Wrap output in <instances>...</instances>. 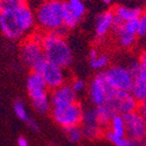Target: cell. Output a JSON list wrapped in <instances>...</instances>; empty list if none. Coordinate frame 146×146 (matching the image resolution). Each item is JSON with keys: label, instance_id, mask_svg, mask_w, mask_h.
Masks as SVG:
<instances>
[{"label": "cell", "instance_id": "cell-32", "mask_svg": "<svg viewBox=\"0 0 146 146\" xmlns=\"http://www.w3.org/2000/svg\"><path fill=\"white\" fill-rule=\"evenodd\" d=\"M27 125L29 126V128L31 130H33V131L35 132H38L39 131V126H38V124H37L36 122H35V119H31V117H29V119H28L27 122Z\"/></svg>", "mask_w": 146, "mask_h": 146}, {"label": "cell", "instance_id": "cell-15", "mask_svg": "<svg viewBox=\"0 0 146 146\" xmlns=\"http://www.w3.org/2000/svg\"><path fill=\"white\" fill-rule=\"evenodd\" d=\"M96 111H97L98 125H99V127L103 131H105L110 127V119L115 115L105 104L96 106Z\"/></svg>", "mask_w": 146, "mask_h": 146}, {"label": "cell", "instance_id": "cell-2", "mask_svg": "<svg viewBox=\"0 0 146 146\" xmlns=\"http://www.w3.org/2000/svg\"><path fill=\"white\" fill-rule=\"evenodd\" d=\"M42 50L44 58L61 68H68L73 60V52L68 43L53 32L44 34Z\"/></svg>", "mask_w": 146, "mask_h": 146}, {"label": "cell", "instance_id": "cell-1", "mask_svg": "<svg viewBox=\"0 0 146 146\" xmlns=\"http://www.w3.org/2000/svg\"><path fill=\"white\" fill-rule=\"evenodd\" d=\"M35 15L28 5L0 13V30L7 39L20 40L34 29Z\"/></svg>", "mask_w": 146, "mask_h": 146}, {"label": "cell", "instance_id": "cell-16", "mask_svg": "<svg viewBox=\"0 0 146 146\" xmlns=\"http://www.w3.org/2000/svg\"><path fill=\"white\" fill-rule=\"evenodd\" d=\"M110 133L117 137H125L126 136V127L122 115H115L111 117L110 123Z\"/></svg>", "mask_w": 146, "mask_h": 146}, {"label": "cell", "instance_id": "cell-12", "mask_svg": "<svg viewBox=\"0 0 146 146\" xmlns=\"http://www.w3.org/2000/svg\"><path fill=\"white\" fill-rule=\"evenodd\" d=\"M130 92L139 104L146 101V74L140 68L133 75V84Z\"/></svg>", "mask_w": 146, "mask_h": 146}, {"label": "cell", "instance_id": "cell-31", "mask_svg": "<svg viewBox=\"0 0 146 146\" xmlns=\"http://www.w3.org/2000/svg\"><path fill=\"white\" fill-rule=\"evenodd\" d=\"M138 61H139V64H140V70L144 74H146V52H144V53H142L140 55Z\"/></svg>", "mask_w": 146, "mask_h": 146}, {"label": "cell", "instance_id": "cell-25", "mask_svg": "<svg viewBox=\"0 0 146 146\" xmlns=\"http://www.w3.org/2000/svg\"><path fill=\"white\" fill-rule=\"evenodd\" d=\"M110 62V57L106 54H99L93 60H90V66L93 70H101L105 68Z\"/></svg>", "mask_w": 146, "mask_h": 146}, {"label": "cell", "instance_id": "cell-19", "mask_svg": "<svg viewBox=\"0 0 146 146\" xmlns=\"http://www.w3.org/2000/svg\"><path fill=\"white\" fill-rule=\"evenodd\" d=\"M27 5L26 0H0V13L12 11Z\"/></svg>", "mask_w": 146, "mask_h": 146}, {"label": "cell", "instance_id": "cell-18", "mask_svg": "<svg viewBox=\"0 0 146 146\" xmlns=\"http://www.w3.org/2000/svg\"><path fill=\"white\" fill-rule=\"evenodd\" d=\"M62 21L63 26L66 29H73L79 24V19L74 15V12L71 10L70 6L66 2H63V10H62Z\"/></svg>", "mask_w": 146, "mask_h": 146}, {"label": "cell", "instance_id": "cell-10", "mask_svg": "<svg viewBox=\"0 0 146 146\" xmlns=\"http://www.w3.org/2000/svg\"><path fill=\"white\" fill-rule=\"evenodd\" d=\"M21 57L25 64L32 70L36 63L44 59L42 46L34 43L32 40L27 39L21 47Z\"/></svg>", "mask_w": 146, "mask_h": 146}, {"label": "cell", "instance_id": "cell-11", "mask_svg": "<svg viewBox=\"0 0 146 146\" xmlns=\"http://www.w3.org/2000/svg\"><path fill=\"white\" fill-rule=\"evenodd\" d=\"M49 99L52 107L63 106L77 102V93L73 90L71 85L63 84L52 90Z\"/></svg>", "mask_w": 146, "mask_h": 146}, {"label": "cell", "instance_id": "cell-13", "mask_svg": "<svg viewBox=\"0 0 146 146\" xmlns=\"http://www.w3.org/2000/svg\"><path fill=\"white\" fill-rule=\"evenodd\" d=\"M113 20H115V15L113 11L108 10V11L102 12L101 15H98L95 25V33L96 36L101 38L112 29L113 26Z\"/></svg>", "mask_w": 146, "mask_h": 146}, {"label": "cell", "instance_id": "cell-8", "mask_svg": "<svg viewBox=\"0 0 146 146\" xmlns=\"http://www.w3.org/2000/svg\"><path fill=\"white\" fill-rule=\"evenodd\" d=\"M123 119L126 127V136L134 141L146 139V124L138 111L124 113Z\"/></svg>", "mask_w": 146, "mask_h": 146}, {"label": "cell", "instance_id": "cell-26", "mask_svg": "<svg viewBox=\"0 0 146 146\" xmlns=\"http://www.w3.org/2000/svg\"><path fill=\"white\" fill-rule=\"evenodd\" d=\"M13 110H15V113L17 117L24 122H27L29 119V115H28V112L26 107H25L24 103L21 101V100H17L13 104Z\"/></svg>", "mask_w": 146, "mask_h": 146}, {"label": "cell", "instance_id": "cell-29", "mask_svg": "<svg viewBox=\"0 0 146 146\" xmlns=\"http://www.w3.org/2000/svg\"><path fill=\"white\" fill-rule=\"evenodd\" d=\"M85 82L83 80H80V79H77V80H74L73 83L71 84V87L73 88V90L76 93L81 92L85 89Z\"/></svg>", "mask_w": 146, "mask_h": 146}, {"label": "cell", "instance_id": "cell-9", "mask_svg": "<svg viewBox=\"0 0 146 146\" xmlns=\"http://www.w3.org/2000/svg\"><path fill=\"white\" fill-rule=\"evenodd\" d=\"M111 90L112 89H110L105 80L104 72L97 74L92 80L89 87V97L91 102L96 106L104 104L107 96Z\"/></svg>", "mask_w": 146, "mask_h": 146}, {"label": "cell", "instance_id": "cell-20", "mask_svg": "<svg viewBox=\"0 0 146 146\" xmlns=\"http://www.w3.org/2000/svg\"><path fill=\"white\" fill-rule=\"evenodd\" d=\"M105 137H106L112 144H115V146H136V141L131 140L127 136L125 137H117L113 134H111L110 131L105 133Z\"/></svg>", "mask_w": 146, "mask_h": 146}, {"label": "cell", "instance_id": "cell-28", "mask_svg": "<svg viewBox=\"0 0 146 146\" xmlns=\"http://www.w3.org/2000/svg\"><path fill=\"white\" fill-rule=\"evenodd\" d=\"M137 36H140V37L146 36V13H142L141 17H139Z\"/></svg>", "mask_w": 146, "mask_h": 146}, {"label": "cell", "instance_id": "cell-33", "mask_svg": "<svg viewBox=\"0 0 146 146\" xmlns=\"http://www.w3.org/2000/svg\"><path fill=\"white\" fill-rule=\"evenodd\" d=\"M137 111L140 113L142 117L144 119V121H146V101L143 103H140L138 106V110Z\"/></svg>", "mask_w": 146, "mask_h": 146}, {"label": "cell", "instance_id": "cell-7", "mask_svg": "<svg viewBox=\"0 0 146 146\" xmlns=\"http://www.w3.org/2000/svg\"><path fill=\"white\" fill-rule=\"evenodd\" d=\"M105 80L110 89L117 91H130L133 84V76L128 68L115 66L104 72Z\"/></svg>", "mask_w": 146, "mask_h": 146}, {"label": "cell", "instance_id": "cell-17", "mask_svg": "<svg viewBox=\"0 0 146 146\" xmlns=\"http://www.w3.org/2000/svg\"><path fill=\"white\" fill-rule=\"evenodd\" d=\"M37 89H47V85L40 74L32 72L27 79V90H37Z\"/></svg>", "mask_w": 146, "mask_h": 146}, {"label": "cell", "instance_id": "cell-21", "mask_svg": "<svg viewBox=\"0 0 146 146\" xmlns=\"http://www.w3.org/2000/svg\"><path fill=\"white\" fill-rule=\"evenodd\" d=\"M66 3L70 6L72 11L74 12V15L78 17L79 20H81L85 15L86 7L84 1H82V0H68Z\"/></svg>", "mask_w": 146, "mask_h": 146}, {"label": "cell", "instance_id": "cell-24", "mask_svg": "<svg viewBox=\"0 0 146 146\" xmlns=\"http://www.w3.org/2000/svg\"><path fill=\"white\" fill-rule=\"evenodd\" d=\"M63 129H64V133H66V137L71 142L77 143L83 137L82 136V130L79 126L68 127V128H63Z\"/></svg>", "mask_w": 146, "mask_h": 146}, {"label": "cell", "instance_id": "cell-4", "mask_svg": "<svg viewBox=\"0 0 146 146\" xmlns=\"http://www.w3.org/2000/svg\"><path fill=\"white\" fill-rule=\"evenodd\" d=\"M113 115H124L137 111L139 103L133 97L130 91L111 90L104 103Z\"/></svg>", "mask_w": 146, "mask_h": 146}, {"label": "cell", "instance_id": "cell-6", "mask_svg": "<svg viewBox=\"0 0 146 146\" xmlns=\"http://www.w3.org/2000/svg\"><path fill=\"white\" fill-rule=\"evenodd\" d=\"M32 72L40 74L43 77L47 88H50L52 90L63 85L64 81H66L63 68L49 62L45 58L36 63L34 68H32Z\"/></svg>", "mask_w": 146, "mask_h": 146}, {"label": "cell", "instance_id": "cell-22", "mask_svg": "<svg viewBox=\"0 0 146 146\" xmlns=\"http://www.w3.org/2000/svg\"><path fill=\"white\" fill-rule=\"evenodd\" d=\"M83 126H99L97 121V111L96 108H91L86 111H83L82 122Z\"/></svg>", "mask_w": 146, "mask_h": 146}, {"label": "cell", "instance_id": "cell-36", "mask_svg": "<svg viewBox=\"0 0 146 146\" xmlns=\"http://www.w3.org/2000/svg\"><path fill=\"white\" fill-rule=\"evenodd\" d=\"M111 1H112V0H103V2L106 3V4H108V3H110V2H111Z\"/></svg>", "mask_w": 146, "mask_h": 146}, {"label": "cell", "instance_id": "cell-37", "mask_svg": "<svg viewBox=\"0 0 146 146\" xmlns=\"http://www.w3.org/2000/svg\"><path fill=\"white\" fill-rule=\"evenodd\" d=\"M145 124H146V121H145Z\"/></svg>", "mask_w": 146, "mask_h": 146}, {"label": "cell", "instance_id": "cell-14", "mask_svg": "<svg viewBox=\"0 0 146 146\" xmlns=\"http://www.w3.org/2000/svg\"><path fill=\"white\" fill-rule=\"evenodd\" d=\"M143 11L140 8H130L123 6V5H119L115 7V9L113 10V15L115 17H117L119 20H121L122 22H128V21L135 20V19H139L141 17Z\"/></svg>", "mask_w": 146, "mask_h": 146}, {"label": "cell", "instance_id": "cell-3", "mask_svg": "<svg viewBox=\"0 0 146 146\" xmlns=\"http://www.w3.org/2000/svg\"><path fill=\"white\" fill-rule=\"evenodd\" d=\"M63 1L45 0L37 7L35 21L38 27L45 33L55 32L63 26Z\"/></svg>", "mask_w": 146, "mask_h": 146}, {"label": "cell", "instance_id": "cell-30", "mask_svg": "<svg viewBox=\"0 0 146 146\" xmlns=\"http://www.w3.org/2000/svg\"><path fill=\"white\" fill-rule=\"evenodd\" d=\"M29 39L32 40L34 43L38 44V45H40V46H42V44H43V40H44V34H42L41 32L33 33Z\"/></svg>", "mask_w": 146, "mask_h": 146}, {"label": "cell", "instance_id": "cell-5", "mask_svg": "<svg viewBox=\"0 0 146 146\" xmlns=\"http://www.w3.org/2000/svg\"><path fill=\"white\" fill-rule=\"evenodd\" d=\"M52 117L54 121L62 128L79 126L82 122L83 117V108L78 102L63 106L53 107L52 108Z\"/></svg>", "mask_w": 146, "mask_h": 146}, {"label": "cell", "instance_id": "cell-23", "mask_svg": "<svg viewBox=\"0 0 146 146\" xmlns=\"http://www.w3.org/2000/svg\"><path fill=\"white\" fill-rule=\"evenodd\" d=\"M81 130L82 136L87 139H96L103 133V130L99 126H83Z\"/></svg>", "mask_w": 146, "mask_h": 146}, {"label": "cell", "instance_id": "cell-34", "mask_svg": "<svg viewBox=\"0 0 146 146\" xmlns=\"http://www.w3.org/2000/svg\"><path fill=\"white\" fill-rule=\"evenodd\" d=\"M17 146H29V142L25 137H20L17 139Z\"/></svg>", "mask_w": 146, "mask_h": 146}, {"label": "cell", "instance_id": "cell-27", "mask_svg": "<svg viewBox=\"0 0 146 146\" xmlns=\"http://www.w3.org/2000/svg\"><path fill=\"white\" fill-rule=\"evenodd\" d=\"M138 22L139 19H135V20L128 21L123 24V29L126 32L127 34L133 35V36H137V31H138Z\"/></svg>", "mask_w": 146, "mask_h": 146}, {"label": "cell", "instance_id": "cell-35", "mask_svg": "<svg viewBox=\"0 0 146 146\" xmlns=\"http://www.w3.org/2000/svg\"><path fill=\"white\" fill-rule=\"evenodd\" d=\"M99 55L97 52V50L96 49H91L90 53H89V58H90V60H93V59H95L97 56Z\"/></svg>", "mask_w": 146, "mask_h": 146}, {"label": "cell", "instance_id": "cell-38", "mask_svg": "<svg viewBox=\"0 0 146 146\" xmlns=\"http://www.w3.org/2000/svg\"><path fill=\"white\" fill-rule=\"evenodd\" d=\"M82 1H84V0H82Z\"/></svg>", "mask_w": 146, "mask_h": 146}]
</instances>
